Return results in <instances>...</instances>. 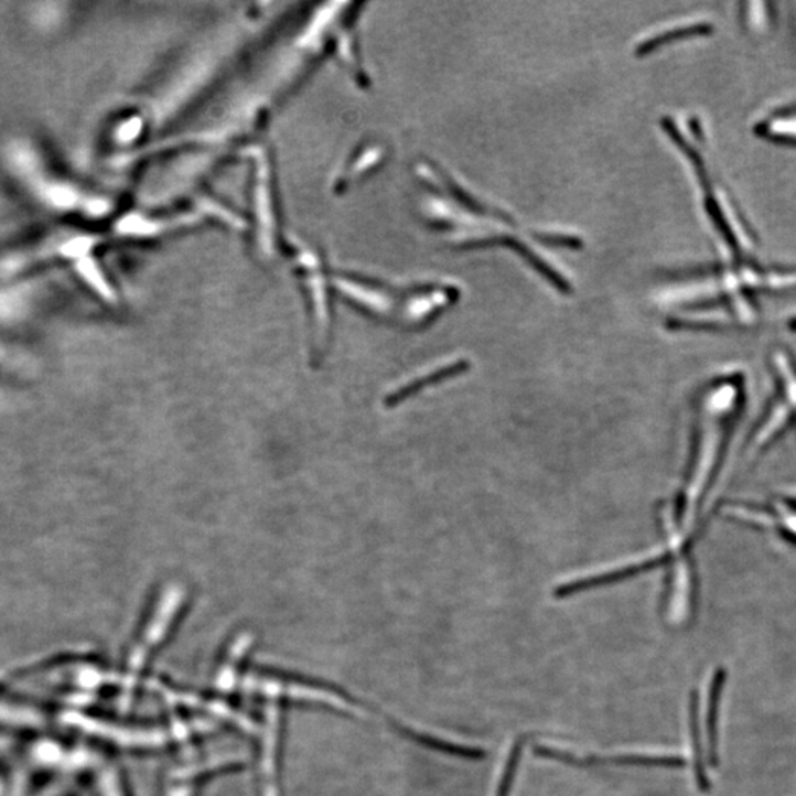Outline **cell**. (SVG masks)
Segmentation results:
<instances>
[{"instance_id":"6da1fadb","label":"cell","mask_w":796,"mask_h":796,"mask_svg":"<svg viewBox=\"0 0 796 796\" xmlns=\"http://www.w3.org/2000/svg\"><path fill=\"white\" fill-rule=\"evenodd\" d=\"M15 154L21 176L28 178L34 196L41 200L46 207L60 209V212L80 209V212L95 213V196L85 194L80 187L56 178L55 174L43 172L32 152L19 150Z\"/></svg>"},{"instance_id":"7a4b0ae2","label":"cell","mask_w":796,"mask_h":796,"mask_svg":"<svg viewBox=\"0 0 796 796\" xmlns=\"http://www.w3.org/2000/svg\"><path fill=\"white\" fill-rule=\"evenodd\" d=\"M730 518L796 546V498L776 497L728 507Z\"/></svg>"},{"instance_id":"3957f363","label":"cell","mask_w":796,"mask_h":796,"mask_svg":"<svg viewBox=\"0 0 796 796\" xmlns=\"http://www.w3.org/2000/svg\"><path fill=\"white\" fill-rule=\"evenodd\" d=\"M725 680H728V671L720 667L712 676L710 692H708L707 703V739H708V761L711 767H717L720 763L719 742H720V708L721 699H723Z\"/></svg>"},{"instance_id":"277c9868","label":"cell","mask_w":796,"mask_h":796,"mask_svg":"<svg viewBox=\"0 0 796 796\" xmlns=\"http://www.w3.org/2000/svg\"><path fill=\"white\" fill-rule=\"evenodd\" d=\"M599 765H643V767L681 768L686 760L679 755L621 754L614 756H580L579 767H599Z\"/></svg>"},{"instance_id":"5b68a950","label":"cell","mask_w":796,"mask_h":796,"mask_svg":"<svg viewBox=\"0 0 796 796\" xmlns=\"http://www.w3.org/2000/svg\"><path fill=\"white\" fill-rule=\"evenodd\" d=\"M689 729L690 741H692L693 750V772L695 781L699 790L710 792L711 783L707 774L706 756H703L701 725H699V698L698 692L690 693L689 698Z\"/></svg>"},{"instance_id":"8992f818","label":"cell","mask_w":796,"mask_h":796,"mask_svg":"<svg viewBox=\"0 0 796 796\" xmlns=\"http://www.w3.org/2000/svg\"><path fill=\"white\" fill-rule=\"evenodd\" d=\"M466 367V362L458 361L449 363V365L441 366L439 367V369L430 370L428 372V374L418 376L417 379L409 380V383L400 385V387H398L396 391L389 394V396L387 397V404H398V401L405 400V398L412 396L413 392L419 391V389H421L422 387H427V385L439 383V380L449 378V376H456L459 374H462V372L465 370Z\"/></svg>"},{"instance_id":"52a82bcc","label":"cell","mask_w":796,"mask_h":796,"mask_svg":"<svg viewBox=\"0 0 796 796\" xmlns=\"http://www.w3.org/2000/svg\"><path fill=\"white\" fill-rule=\"evenodd\" d=\"M406 736L419 743V745L428 747V750L443 752V754L458 756L467 761H481L485 759V751L481 747L463 746L458 743L443 741V739L428 736V734L415 732L412 729L400 728Z\"/></svg>"},{"instance_id":"ba28073f","label":"cell","mask_w":796,"mask_h":796,"mask_svg":"<svg viewBox=\"0 0 796 796\" xmlns=\"http://www.w3.org/2000/svg\"><path fill=\"white\" fill-rule=\"evenodd\" d=\"M524 746L525 736L516 739L512 745L505 767H503L501 782L497 785V796H510L512 785H514L516 772H518V765L523 759Z\"/></svg>"},{"instance_id":"9c48e42d","label":"cell","mask_w":796,"mask_h":796,"mask_svg":"<svg viewBox=\"0 0 796 796\" xmlns=\"http://www.w3.org/2000/svg\"><path fill=\"white\" fill-rule=\"evenodd\" d=\"M701 32V29L699 28H690V29H677L675 32H667L664 34H659V36H656L654 39H649V41L641 43L636 50V55L643 56L650 54L652 51H655L656 47H659L660 45H664V43H668L671 41H677V39L686 37V34H695Z\"/></svg>"}]
</instances>
